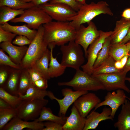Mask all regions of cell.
Returning a JSON list of instances; mask_svg holds the SVG:
<instances>
[{
	"label": "cell",
	"mask_w": 130,
	"mask_h": 130,
	"mask_svg": "<svg viewBox=\"0 0 130 130\" xmlns=\"http://www.w3.org/2000/svg\"><path fill=\"white\" fill-rule=\"evenodd\" d=\"M43 26L44 40L48 46H61L75 40L76 30L71 25L70 21H52Z\"/></svg>",
	"instance_id": "cell-1"
},
{
	"label": "cell",
	"mask_w": 130,
	"mask_h": 130,
	"mask_svg": "<svg viewBox=\"0 0 130 130\" xmlns=\"http://www.w3.org/2000/svg\"><path fill=\"white\" fill-rule=\"evenodd\" d=\"M101 14L110 16L113 15L106 1H101L97 3L92 2L89 4L86 3L81 6L77 14L71 19L70 23L77 29L81 25L89 23L95 17Z\"/></svg>",
	"instance_id": "cell-2"
},
{
	"label": "cell",
	"mask_w": 130,
	"mask_h": 130,
	"mask_svg": "<svg viewBox=\"0 0 130 130\" xmlns=\"http://www.w3.org/2000/svg\"><path fill=\"white\" fill-rule=\"evenodd\" d=\"M44 30L43 25L37 30L34 39L28 48L21 64L22 68L27 69L33 66L48 49V45L43 39Z\"/></svg>",
	"instance_id": "cell-3"
},
{
	"label": "cell",
	"mask_w": 130,
	"mask_h": 130,
	"mask_svg": "<svg viewBox=\"0 0 130 130\" xmlns=\"http://www.w3.org/2000/svg\"><path fill=\"white\" fill-rule=\"evenodd\" d=\"M59 86H68L72 87L75 91H97L104 90L101 83L92 75L78 69L72 79L66 82H58Z\"/></svg>",
	"instance_id": "cell-4"
},
{
	"label": "cell",
	"mask_w": 130,
	"mask_h": 130,
	"mask_svg": "<svg viewBox=\"0 0 130 130\" xmlns=\"http://www.w3.org/2000/svg\"><path fill=\"white\" fill-rule=\"evenodd\" d=\"M60 50L62 54L61 64L66 68L76 70L80 69L85 62L81 46L74 40L70 41L67 45L61 46Z\"/></svg>",
	"instance_id": "cell-5"
},
{
	"label": "cell",
	"mask_w": 130,
	"mask_h": 130,
	"mask_svg": "<svg viewBox=\"0 0 130 130\" xmlns=\"http://www.w3.org/2000/svg\"><path fill=\"white\" fill-rule=\"evenodd\" d=\"M52 18L39 6H34L24 10L20 17L11 20L12 23L25 22L30 28L38 30L44 24L52 21Z\"/></svg>",
	"instance_id": "cell-6"
},
{
	"label": "cell",
	"mask_w": 130,
	"mask_h": 130,
	"mask_svg": "<svg viewBox=\"0 0 130 130\" xmlns=\"http://www.w3.org/2000/svg\"><path fill=\"white\" fill-rule=\"evenodd\" d=\"M48 102L45 99L22 100L15 109L17 117L25 121H34L39 117L43 108Z\"/></svg>",
	"instance_id": "cell-7"
},
{
	"label": "cell",
	"mask_w": 130,
	"mask_h": 130,
	"mask_svg": "<svg viewBox=\"0 0 130 130\" xmlns=\"http://www.w3.org/2000/svg\"><path fill=\"white\" fill-rule=\"evenodd\" d=\"M128 72L123 68L120 72L92 75L101 83L105 90L110 91L121 89L129 93L130 90L125 83Z\"/></svg>",
	"instance_id": "cell-8"
},
{
	"label": "cell",
	"mask_w": 130,
	"mask_h": 130,
	"mask_svg": "<svg viewBox=\"0 0 130 130\" xmlns=\"http://www.w3.org/2000/svg\"><path fill=\"white\" fill-rule=\"evenodd\" d=\"M39 6L53 19L62 22L70 21L77 12L69 6L62 3H47Z\"/></svg>",
	"instance_id": "cell-9"
},
{
	"label": "cell",
	"mask_w": 130,
	"mask_h": 130,
	"mask_svg": "<svg viewBox=\"0 0 130 130\" xmlns=\"http://www.w3.org/2000/svg\"><path fill=\"white\" fill-rule=\"evenodd\" d=\"M85 27L81 25L76 30L75 41L80 45L84 49L85 56L87 58V51L90 45L99 35L98 30L95 23L91 21Z\"/></svg>",
	"instance_id": "cell-10"
},
{
	"label": "cell",
	"mask_w": 130,
	"mask_h": 130,
	"mask_svg": "<svg viewBox=\"0 0 130 130\" xmlns=\"http://www.w3.org/2000/svg\"><path fill=\"white\" fill-rule=\"evenodd\" d=\"M99 32V36L90 45L88 49L87 62L81 66L83 71L91 75L98 53L102 48L105 39L111 35L113 31L105 32L100 30Z\"/></svg>",
	"instance_id": "cell-11"
},
{
	"label": "cell",
	"mask_w": 130,
	"mask_h": 130,
	"mask_svg": "<svg viewBox=\"0 0 130 130\" xmlns=\"http://www.w3.org/2000/svg\"><path fill=\"white\" fill-rule=\"evenodd\" d=\"M88 92V91H73L70 88H66L61 90L62 95L64 96L62 99L57 98L52 92L49 91L48 96L52 100H55L58 103L59 108L58 116H65L70 106L78 98Z\"/></svg>",
	"instance_id": "cell-12"
},
{
	"label": "cell",
	"mask_w": 130,
	"mask_h": 130,
	"mask_svg": "<svg viewBox=\"0 0 130 130\" xmlns=\"http://www.w3.org/2000/svg\"><path fill=\"white\" fill-rule=\"evenodd\" d=\"M124 91L118 89L116 90V92H108L104 97V100L96 106L94 110L103 106H109L111 110L110 116L114 118L118 108L124 104L127 98Z\"/></svg>",
	"instance_id": "cell-13"
},
{
	"label": "cell",
	"mask_w": 130,
	"mask_h": 130,
	"mask_svg": "<svg viewBox=\"0 0 130 130\" xmlns=\"http://www.w3.org/2000/svg\"><path fill=\"white\" fill-rule=\"evenodd\" d=\"M101 102L95 93L87 92L78 98L74 103L81 116L86 117L91 110Z\"/></svg>",
	"instance_id": "cell-14"
},
{
	"label": "cell",
	"mask_w": 130,
	"mask_h": 130,
	"mask_svg": "<svg viewBox=\"0 0 130 130\" xmlns=\"http://www.w3.org/2000/svg\"><path fill=\"white\" fill-rule=\"evenodd\" d=\"M111 110L110 107H105L100 113L93 110L86 117L83 130L95 129L99 123L102 121L107 120H113L110 116Z\"/></svg>",
	"instance_id": "cell-15"
},
{
	"label": "cell",
	"mask_w": 130,
	"mask_h": 130,
	"mask_svg": "<svg viewBox=\"0 0 130 130\" xmlns=\"http://www.w3.org/2000/svg\"><path fill=\"white\" fill-rule=\"evenodd\" d=\"M45 127L43 123L35 121L29 122L17 117L14 118L4 127L2 130H22L27 128L32 130H42Z\"/></svg>",
	"instance_id": "cell-16"
},
{
	"label": "cell",
	"mask_w": 130,
	"mask_h": 130,
	"mask_svg": "<svg viewBox=\"0 0 130 130\" xmlns=\"http://www.w3.org/2000/svg\"><path fill=\"white\" fill-rule=\"evenodd\" d=\"M130 27V19L122 18L116 23L114 30L110 36L111 44H118L127 34Z\"/></svg>",
	"instance_id": "cell-17"
},
{
	"label": "cell",
	"mask_w": 130,
	"mask_h": 130,
	"mask_svg": "<svg viewBox=\"0 0 130 130\" xmlns=\"http://www.w3.org/2000/svg\"><path fill=\"white\" fill-rule=\"evenodd\" d=\"M86 119V117L81 116L73 105L70 115L67 117L65 122L63 125V130H83Z\"/></svg>",
	"instance_id": "cell-18"
},
{
	"label": "cell",
	"mask_w": 130,
	"mask_h": 130,
	"mask_svg": "<svg viewBox=\"0 0 130 130\" xmlns=\"http://www.w3.org/2000/svg\"><path fill=\"white\" fill-rule=\"evenodd\" d=\"M0 46L2 49L8 54L14 62L20 65L28 48L26 46H16L11 42L1 43Z\"/></svg>",
	"instance_id": "cell-19"
},
{
	"label": "cell",
	"mask_w": 130,
	"mask_h": 130,
	"mask_svg": "<svg viewBox=\"0 0 130 130\" xmlns=\"http://www.w3.org/2000/svg\"><path fill=\"white\" fill-rule=\"evenodd\" d=\"M114 126L118 130H130V101L127 99L122 105L117 121Z\"/></svg>",
	"instance_id": "cell-20"
},
{
	"label": "cell",
	"mask_w": 130,
	"mask_h": 130,
	"mask_svg": "<svg viewBox=\"0 0 130 130\" xmlns=\"http://www.w3.org/2000/svg\"><path fill=\"white\" fill-rule=\"evenodd\" d=\"M22 69L11 68L5 83L1 87L10 94L17 96H18V90Z\"/></svg>",
	"instance_id": "cell-21"
},
{
	"label": "cell",
	"mask_w": 130,
	"mask_h": 130,
	"mask_svg": "<svg viewBox=\"0 0 130 130\" xmlns=\"http://www.w3.org/2000/svg\"><path fill=\"white\" fill-rule=\"evenodd\" d=\"M0 26L5 30L16 35L25 36L31 40L34 39L37 33V31L30 28L26 24L21 26H13L7 22Z\"/></svg>",
	"instance_id": "cell-22"
},
{
	"label": "cell",
	"mask_w": 130,
	"mask_h": 130,
	"mask_svg": "<svg viewBox=\"0 0 130 130\" xmlns=\"http://www.w3.org/2000/svg\"><path fill=\"white\" fill-rule=\"evenodd\" d=\"M48 47L50 51V58L48 69V75L50 79L57 77L62 75L64 73L66 67L58 62L57 57H53V51L55 47L53 45H50Z\"/></svg>",
	"instance_id": "cell-23"
},
{
	"label": "cell",
	"mask_w": 130,
	"mask_h": 130,
	"mask_svg": "<svg viewBox=\"0 0 130 130\" xmlns=\"http://www.w3.org/2000/svg\"><path fill=\"white\" fill-rule=\"evenodd\" d=\"M67 117L57 116L54 114L49 108L44 107L43 108L39 117L34 121L42 122L44 121L54 122L63 125L65 122Z\"/></svg>",
	"instance_id": "cell-24"
},
{
	"label": "cell",
	"mask_w": 130,
	"mask_h": 130,
	"mask_svg": "<svg viewBox=\"0 0 130 130\" xmlns=\"http://www.w3.org/2000/svg\"><path fill=\"white\" fill-rule=\"evenodd\" d=\"M115 61L110 55L98 66L93 70L92 75L108 73L122 71L117 69L115 65Z\"/></svg>",
	"instance_id": "cell-25"
},
{
	"label": "cell",
	"mask_w": 130,
	"mask_h": 130,
	"mask_svg": "<svg viewBox=\"0 0 130 130\" xmlns=\"http://www.w3.org/2000/svg\"><path fill=\"white\" fill-rule=\"evenodd\" d=\"M50 58V50L48 49L42 56L33 65L44 78L48 80L50 79L48 75V69Z\"/></svg>",
	"instance_id": "cell-26"
},
{
	"label": "cell",
	"mask_w": 130,
	"mask_h": 130,
	"mask_svg": "<svg viewBox=\"0 0 130 130\" xmlns=\"http://www.w3.org/2000/svg\"><path fill=\"white\" fill-rule=\"evenodd\" d=\"M23 9H15L6 6H0V24L2 25L21 15L24 12Z\"/></svg>",
	"instance_id": "cell-27"
},
{
	"label": "cell",
	"mask_w": 130,
	"mask_h": 130,
	"mask_svg": "<svg viewBox=\"0 0 130 130\" xmlns=\"http://www.w3.org/2000/svg\"><path fill=\"white\" fill-rule=\"evenodd\" d=\"M49 91L38 89L31 85L27 89L23 95L19 94L18 96L22 100L43 99L46 96H48Z\"/></svg>",
	"instance_id": "cell-28"
},
{
	"label": "cell",
	"mask_w": 130,
	"mask_h": 130,
	"mask_svg": "<svg viewBox=\"0 0 130 130\" xmlns=\"http://www.w3.org/2000/svg\"><path fill=\"white\" fill-rule=\"evenodd\" d=\"M109 54L115 61H117L120 60L125 56L129 55V52L125 44H111Z\"/></svg>",
	"instance_id": "cell-29"
},
{
	"label": "cell",
	"mask_w": 130,
	"mask_h": 130,
	"mask_svg": "<svg viewBox=\"0 0 130 130\" xmlns=\"http://www.w3.org/2000/svg\"><path fill=\"white\" fill-rule=\"evenodd\" d=\"M110 36L106 39L102 48L98 53L93 65V70L98 66L110 56L109 49L111 44Z\"/></svg>",
	"instance_id": "cell-30"
},
{
	"label": "cell",
	"mask_w": 130,
	"mask_h": 130,
	"mask_svg": "<svg viewBox=\"0 0 130 130\" xmlns=\"http://www.w3.org/2000/svg\"><path fill=\"white\" fill-rule=\"evenodd\" d=\"M32 82L27 69L22 68L18 90V95H24Z\"/></svg>",
	"instance_id": "cell-31"
},
{
	"label": "cell",
	"mask_w": 130,
	"mask_h": 130,
	"mask_svg": "<svg viewBox=\"0 0 130 130\" xmlns=\"http://www.w3.org/2000/svg\"><path fill=\"white\" fill-rule=\"evenodd\" d=\"M34 6L31 2H26L21 0H0V6H6L15 9H26Z\"/></svg>",
	"instance_id": "cell-32"
},
{
	"label": "cell",
	"mask_w": 130,
	"mask_h": 130,
	"mask_svg": "<svg viewBox=\"0 0 130 130\" xmlns=\"http://www.w3.org/2000/svg\"><path fill=\"white\" fill-rule=\"evenodd\" d=\"M17 117L15 109L0 108V130L13 119Z\"/></svg>",
	"instance_id": "cell-33"
},
{
	"label": "cell",
	"mask_w": 130,
	"mask_h": 130,
	"mask_svg": "<svg viewBox=\"0 0 130 130\" xmlns=\"http://www.w3.org/2000/svg\"><path fill=\"white\" fill-rule=\"evenodd\" d=\"M0 98L4 100L14 109L19 106L22 101L19 96L11 94L1 87H0Z\"/></svg>",
	"instance_id": "cell-34"
},
{
	"label": "cell",
	"mask_w": 130,
	"mask_h": 130,
	"mask_svg": "<svg viewBox=\"0 0 130 130\" xmlns=\"http://www.w3.org/2000/svg\"><path fill=\"white\" fill-rule=\"evenodd\" d=\"M0 64L10 67L12 68L20 69H22L20 65L16 64L1 49L0 50Z\"/></svg>",
	"instance_id": "cell-35"
},
{
	"label": "cell",
	"mask_w": 130,
	"mask_h": 130,
	"mask_svg": "<svg viewBox=\"0 0 130 130\" xmlns=\"http://www.w3.org/2000/svg\"><path fill=\"white\" fill-rule=\"evenodd\" d=\"M16 35L3 29L0 26V43L12 42Z\"/></svg>",
	"instance_id": "cell-36"
},
{
	"label": "cell",
	"mask_w": 130,
	"mask_h": 130,
	"mask_svg": "<svg viewBox=\"0 0 130 130\" xmlns=\"http://www.w3.org/2000/svg\"><path fill=\"white\" fill-rule=\"evenodd\" d=\"M11 68L8 66L0 65V87H2L5 83L10 72Z\"/></svg>",
	"instance_id": "cell-37"
},
{
	"label": "cell",
	"mask_w": 130,
	"mask_h": 130,
	"mask_svg": "<svg viewBox=\"0 0 130 130\" xmlns=\"http://www.w3.org/2000/svg\"><path fill=\"white\" fill-rule=\"evenodd\" d=\"M51 3H60L66 5L76 12H78L82 5L78 3L76 0H52Z\"/></svg>",
	"instance_id": "cell-38"
},
{
	"label": "cell",
	"mask_w": 130,
	"mask_h": 130,
	"mask_svg": "<svg viewBox=\"0 0 130 130\" xmlns=\"http://www.w3.org/2000/svg\"><path fill=\"white\" fill-rule=\"evenodd\" d=\"M27 69L32 82V84L35 81L44 78L34 66Z\"/></svg>",
	"instance_id": "cell-39"
},
{
	"label": "cell",
	"mask_w": 130,
	"mask_h": 130,
	"mask_svg": "<svg viewBox=\"0 0 130 130\" xmlns=\"http://www.w3.org/2000/svg\"><path fill=\"white\" fill-rule=\"evenodd\" d=\"M32 41L25 36L18 35L12 41V43L19 46H23L26 45H29Z\"/></svg>",
	"instance_id": "cell-40"
},
{
	"label": "cell",
	"mask_w": 130,
	"mask_h": 130,
	"mask_svg": "<svg viewBox=\"0 0 130 130\" xmlns=\"http://www.w3.org/2000/svg\"><path fill=\"white\" fill-rule=\"evenodd\" d=\"M43 123L45 127L42 130H63V125L58 123L50 121Z\"/></svg>",
	"instance_id": "cell-41"
},
{
	"label": "cell",
	"mask_w": 130,
	"mask_h": 130,
	"mask_svg": "<svg viewBox=\"0 0 130 130\" xmlns=\"http://www.w3.org/2000/svg\"><path fill=\"white\" fill-rule=\"evenodd\" d=\"M48 80L43 78L33 82L32 85L38 89L46 90L48 87Z\"/></svg>",
	"instance_id": "cell-42"
},
{
	"label": "cell",
	"mask_w": 130,
	"mask_h": 130,
	"mask_svg": "<svg viewBox=\"0 0 130 130\" xmlns=\"http://www.w3.org/2000/svg\"><path fill=\"white\" fill-rule=\"evenodd\" d=\"M52 0H32V2L35 5L37 6H40Z\"/></svg>",
	"instance_id": "cell-43"
},
{
	"label": "cell",
	"mask_w": 130,
	"mask_h": 130,
	"mask_svg": "<svg viewBox=\"0 0 130 130\" xmlns=\"http://www.w3.org/2000/svg\"><path fill=\"white\" fill-rule=\"evenodd\" d=\"M0 108H13L9 104L0 98Z\"/></svg>",
	"instance_id": "cell-44"
},
{
	"label": "cell",
	"mask_w": 130,
	"mask_h": 130,
	"mask_svg": "<svg viewBox=\"0 0 130 130\" xmlns=\"http://www.w3.org/2000/svg\"><path fill=\"white\" fill-rule=\"evenodd\" d=\"M121 16L122 18L127 19H130V8L125 9L123 12Z\"/></svg>",
	"instance_id": "cell-45"
},
{
	"label": "cell",
	"mask_w": 130,
	"mask_h": 130,
	"mask_svg": "<svg viewBox=\"0 0 130 130\" xmlns=\"http://www.w3.org/2000/svg\"><path fill=\"white\" fill-rule=\"evenodd\" d=\"M130 40V27L126 36L123 40L118 44H125Z\"/></svg>",
	"instance_id": "cell-46"
},
{
	"label": "cell",
	"mask_w": 130,
	"mask_h": 130,
	"mask_svg": "<svg viewBox=\"0 0 130 130\" xmlns=\"http://www.w3.org/2000/svg\"><path fill=\"white\" fill-rule=\"evenodd\" d=\"M130 52H129L128 57L127 59L126 63L123 68L127 70L128 71H130Z\"/></svg>",
	"instance_id": "cell-47"
},
{
	"label": "cell",
	"mask_w": 130,
	"mask_h": 130,
	"mask_svg": "<svg viewBox=\"0 0 130 130\" xmlns=\"http://www.w3.org/2000/svg\"><path fill=\"white\" fill-rule=\"evenodd\" d=\"M129 55H126L123 57L120 60L122 65L124 68V67L128 57Z\"/></svg>",
	"instance_id": "cell-48"
},
{
	"label": "cell",
	"mask_w": 130,
	"mask_h": 130,
	"mask_svg": "<svg viewBox=\"0 0 130 130\" xmlns=\"http://www.w3.org/2000/svg\"><path fill=\"white\" fill-rule=\"evenodd\" d=\"M115 65L116 68L119 70H122L123 68L120 60L115 61Z\"/></svg>",
	"instance_id": "cell-49"
},
{
	"label": "cell",
	"mask_w": 130,
	"mask_h": 130,
	"mask_svg": "<svg viewBox=\"0 0 130 130\" xmlns=\"http://www.w3.org/2000/svg\"><path fill=\"white\" fill-rule=\"evenodd\" d=\"M76 1L81 5H84L85 3L86 0H76Z\"/></svg>",
	"instance_id": "cell-50"
},
{
	"label": "cell",
	"mask_w": 130,
	"mask_h": 130,
	"mask_svg": "<svg viewBox=\"0 0 130 130\" xmlns=\"http://www.w3.org/2000/svg\"><path fill=\"white\" fill-rule=\"evenodd\" d=\"M125 44L126 45L129 52H130V40Z\"/></svg>",
	"instance_id": "cell-51"
},
{
	"label": "cell",
	"mask_w": 130,
	"mask_h": 130,
	"mask_svg": "<svg viewBox=\"0 0 130 130\" xmlns=\"http://www.w3.org/2000/svg\"><path fill=\"white\" fill-rule=\"evenodd\" d=\"M23 1L26 2H31L32 0H21Z\"/></svg>",
	"instance_id": "cell-52"
},
{
	"label": "cell",
	"mask_w": 130,
	"mask_h": 130,
	"mask_svg": "<svg viewBox=\"0 0 130 130\" xmlns=\"http://www.w3.org/2000/svg\"><path fill=\"white\" fill-rule=\"evenodd\" d=\"M126 80L127 81L130 83V77H126Z\"/></svg>",
	"instance_id": "cell-53"
},
{
	"label": "cell",
	"mask_w": 130,
	"mask_h": 130,
	"mask_svg": "<svg viewBox=\"0 0 130 130\" xmlns=\"http://www.w3.org/2000/svg\"><path fill=\"white\" fill-rule=\"evenodd\" d=\"M127 98L130 101V98L128 97H127Z\"/></svg>",
	"instance_id": "cell-54"
},
{
	"label": "cell",
	"mask_w": 130,
	"mask_h": 130,
	"mask_svg": "<svg viewBox=\"0 0 130 130\" xmlns=\"http://www.w3.org/2000/svg\"></svg>",
	"instance_id": "cell-55"
}]
</instances>
